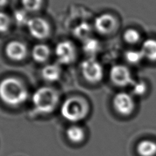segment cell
I'll list each match as a JSON object with an SVG mask.
<instances>
[{"mask_svg":"<svg viewBox=\"0 0 156 156\" xmlns=\"http://www.w3.org/2000/svg\"><path fill=\"white\" fill-rule=\"evenodd\" d=\"M29 92L24 83L15 77H7L0 81V99L7 105L18 107L28 100Z\"/></svg>","mask_w":156,"mask_h":156,"instance_id":"cell-1","label":"cell"},{"mask_svg":"<svg viewBox=\"0 0 156 156\" xmlns=\"http://www.w3.org/2000/svg\"><path fill=\"white\" fill-rule=\"evenodd\" d=\"M90 111L87 102L80 96H71L63 102L61 114L64 119L72 123L84 120Z\"/></svg>","mask_w":156,"mask_h":156,"instance_id":"cell-2","label":"cell"},{"mask_svg":"<svg viewBox=\"0 0 156 156\" xmlns=\"http://www.w3.org/2000/svg\"><path fill=\"white\" fill-rule=\"evenodd\" d=\"M34 109L42 114H51L59 103L58 91L50 87H42L34 91L32 96Z\"/></svg>","mask_w":156,"mask_h":156,"instance_id":"cell-3","label":"cell"},{"mask_svg":"<svg viewBox=\"0 0 156 156\" xmlns=\"http://www.w3.org/2000/svg\"><path fill=\"white\" fill-rule=\"evenodd\" d=\"M80 71L83 78L92 84L101 82L104 76L103 66L94 57H89L82 62Z\"/></svg>","mask_w":156,"mask_h":156,"instance_id":"cell-4","label":"cell"},{"mask_svg":"<svg viewBox=\"0 0 156 156\" xmlns=\"http://www.w3.org/2000/svg\"><path fill=\"white\" fill-rule=\"evenodd\" d=\"M113 105L118 114L124 116H128L135 111L136 102L132 94L122 91L114 96Z\"/></svg>","mask_w":156,"mask_h":156,"instance_id":"cell-5","label":"cell"},{"mask_svg":"<svg viewBox=\"0 0 156 156\" xmlns=\"http://www.w3.org/2000/svg\"><path fill=\"white\" fill-rule=\"evenodd\" d=\"M109 78L113 84L120 87L131 86L135 81L130 69L121 64L112 67L109 71Z\"/></svg>","mask_w":156,"mask_h":156,"instance_id":"cell-6","label":"cell"},{"mask_svg":"<svg viewBox=\"0 0 156 156\" xmlns=\"http://www.w3.org/2000/svg\"><path fill=\"white\" fill-rule=\"evenodd\" d=\"M55 54L59 63L63 65H69L76 58V47L70 41H62L56 45Z\"/></svg>","mask_w":156,"mask_h":156,"instance_id":"cell-7","label":"cell"},{"mask_svg":"<svg viewBox=\"0 0 156 156\" xmlns=\"http://www.w3.org/2000/svg\"><path fill=\"white\" fill-rule=\"evenodd\" d=\"M26 26L30 35L38 40L48 38L51 33V27L49 23L41 17L30 18Z\"/></svg>","mask_w":156,"mask_h":156,"instance_id":"cell-8","label":"cell"},{"mask_svg":"<svg viewBox=\"0 0 156 156\" xmlns=\"http://www.w3.org/2000/svg\"><path fill=\"white\" fill-rule=\"evenodd\" d=\"M94 26L98 33L107 35L116 28L117 20L110 13H103L96 17Z\"/></svg>","mask_w":156,"mask_h":156,"instance_id":"cell-9","label":"cell"},{"mask_svg":"<svg viewBox=\"0 0 156 156\" xmlns=\"http://www.w3.org/2000/svg\"><path fill=\"white\" fill-rule=\"evenodd\" d=\"M5 53L10 60L21 61L25 59L28 55V48L23 42L17 40L8 43L5 48Z\"/></svg>","mask_w":156,"mask_h":156,"instance_id":"cell-10","label":"cell"},{"mask_svg":"<svg viewBox=\"0 0 156 156\" xmlns=\"http://www.w3.org/2000/svg\"><path fill=\"white\" fill-rule=\"evenodd\" d=\"M61 75V69L58 64H48L41 69V76L47 82L57 81Z\"/></svg>","mask_w":156,"mask_h":156,"instance_id":"cell-11","label":"cell"},{"mask_svg":"<svg viewBox=\"0 0 156 156\" xmlns=\"http://www.w3.org/2000/svg\"><path fill=\"white\" fill-rule=\"evenodd\" d=\"M140 50L147 59L151 63H156V39L149 38L142 44Z\"/></svg>","mask_w":156,"mask_h":156,"instance_id":"cell-12","label":"cell"},{"mask_svg":"<svg viewBox=\"0 0 156 156\" xmlns=\"http://www.w3.org/2000/svg\"><path fill=\"white\" fill-rule=\"evenodd\" d=\"M51 51L47 45L39 44L34 45L31 51V56L33 60L39 63H45L49 59Z\"/></svg>","mask_w":156,"mask_h":156,"instance_id":"cell-13","label":"cell"},{"mask_svg":"<svg viewBox=\"0 0 156 156\" xmlns=\"http://www.w3.org/2000/svg\"><path fill=\"white\" fill-rule=\"evenodd\" d=\"M66 136L74 144H79L85 138V132L83 128L79 125H71L66 130Z\"/></svg>","mask_w":156,"mask_h":156,"instance_id":"cell-14","label":"cell"},{"mask_svg":"<svg viewBox=\"0 0 156 156\" xmlns=\"http://www.w3.org/2000/svg\"><path fill=\"white\" fill-rule=\"evenodd\" d=\"M140 156H155L156 155V142L151 140H143L136 147Z\"/></svg>","mask_w":156,"mask_h":156,"instance_id":"cell-15","label":"cell"},{"mask_svg":"<svg viewBox=\"0 0 156 156\" xmlns=\"http://www.w3.org/2000/svg\"><path fill=\"white\" fill-rule=\"evenodd\" d=\"M83 49L85 53L90 56V57H93V56L96 55L100 50V44L98 40L89 38L83 41Z\"/></svg>","mask_w":156,"mask_h":156,"instance_id":"cell-16","label":"cell"},{"mask_svg":"<svg viewBox=\"0 0 156 156\" xmlns=\"http://www.w3.org/2000/svg\"><path fill=\"white\" fill-rule=\"evenodd\" d=\"M125 59L130 65H138L144 60V56L140 50H129L125 53Z\"/></svg>","mask_w":156,"mask_h":156,"instance_id":"cell-17","label":"cell"},{"mask_svg":"<svg viewBox=\"0 0 156 156\" xmlns=\"http://www.w3.org/2000/svg\"><path fill=\"white\" fill-rule=\"evenodd\" d=\"M123 39L127 44L135 45L140 41L141 34L136 29L129 28L124 33Z\"/></svg>","mask_w":156,"mask_h":156,"instance_id":"cell-18","label":"cell"},{"mask_svg":"<svg viewBox=\"0 0 156 156\" xmlns=\"http://www.w3.org/2000/svg\"><path fill=\"white\" fill-rule=\"evenodd\" d=\"M23 9L28 12H37L41 9L43 0H21Z\"/></svg>","mask_w":156,"mask_h":156,"instance_id":"cell-19","label":"cell"},{"mask_svg":"<svg viewBox=\"0 0 156 156\" xmlns=\"http://www.w3.org/2000/svg\"><path fill=\"white\" fill-rule=\"evenodd\" d=\"M91 26L87 23L79 24L74 30V34L77 38L83 40H86L90 38L89 36L91 34Z\"/></svg>","mask_w":156,"mask_h":156,"instance_id":"cell-20","label":"cell"},{"mask_svg":"<svg viewBox=\"0 0 156 156\" xmlns=\"http://www.w3.org/2000/svg\"><path fill=\"white\" fill-rule=\"evenodd\" d=\"M131 87V90H132L133 96L142 97V96L146 94L148 91V85L143 80L134 81L133 85Z\"/></svg>","mask_w":156,"mask_h":156,"instance_id":"cell-21","label":"cell"},{"mask_svg":"<svg viewBox=\"0 0 156 156\" xmlns=\"http://www.w3.org/2000/svg\"><path fill=\"white\" fill-rule=\"evenodd\" d=\"M30 20L28 12L23 9L15 10L14 12V20L19 26H27Z\"/></svg>","mask_w":156,"mask_h":156,"instance_id":"cell-22","label":"cell"},{"mask_svg":"<svg viewBox=\"0 0 156 156\" xmlns=\"http://www.w3.org/2000/svg\"><path fill=\"white\" fill-rule=\"evenodd\" d=\"M11 20L6 12L0 11V33H5L10 29Z\"/></svg>","mask_w":156,"mask_h":156,"instance_id":"cell-23","label":"cell"},{"mask_svg":"<svg viewBox=\"0 0 156 156\" xmlns=\"http://www.w3.org/2000/svg\"><path fill=\"white\" fill-rule=\"evenodd\" d=\"M8 2H9V0H0V8L6 6Z\"/></svg>","mask_w":156,"mask_h":156,"instance_id":"cell-24","label":"cell"}]
</instances>
